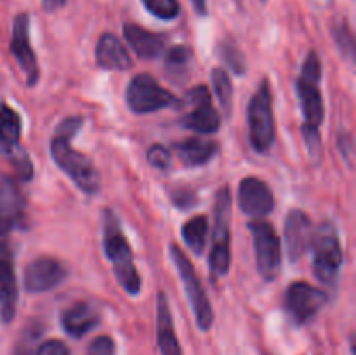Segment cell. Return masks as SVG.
<instances>
[{"mask_svg": "<svg viewBox=\"0 0 356 355\" xmlns=\"http://www.w3.org/2000/svg\"><path fill=\"white\" fill-rule=\"evenodd\" d=\"M313 232H315L313 223L305 211L301 209L289 211L285 218V246H287V256L292 263L301 260L309 249Z\"/></svg>", "mask_w": 356, "mask_h": 355, "instance_id": "cell-17", "label": "cell"}, {"mask_svg": "<svg viewBox=\"0 0 356 355\" xmlns=\"http://www.w3.org/2000/svg\"><path fill=\"white\" fill-rule=\"evenodd\" d=\"M35 355H68V348H66V345L63 341L51 340L42 343L35 350Z\"/></svg>", "mask_w": 356, "mask_h": 355, "instance_id": "cell-32", "label": "cell"}, {"mask_svg": "<svg viewBox=\"0 0 356 355\" xmlns=\"http://www.w3.org/2000/svg\"><path fill=\"white\" fill-rule=\"evenodd\" d=\"M21 117L7 103H0V153L14 157L21 152Z\"/></svg>", "mask_w": 356, "mask_h": 355, "instance_id": "cell-23", "label": "cell"}, {"mask_svg": "<svg viewBox=\"0 0 356 355\" xmlns=\"http://www.w3.org/2000/svg\"><path fill=\"white\" fill-rule=\"evenodd\" d=\"M229 221H232V194L228 187H222L216 194L214 202V232L209 254V267L218 277H225L232 265L229 253Z\"/></svg>", "mask_w": 356, "mask_h": 355, "instance_id": "cell-6", "label": "cell"}, {"mask_svg": "<svg viewBox=\"0 0 356 355\" xmlns=\"http://www.w3.org/2000/svg\"><path fill=\"white\" fill-rule=\"evenodd\" d=\"M125 100H127L131 111L138 115L153 113L162 108L176 104L177 100L170 90L160 86L149 73H138L134 79L129 82L127 93H125Z\"/></svg>", "mask_w": 356, "mask_h": 355, "instance_id": "cell-8", "label": "cell"}, {"mask_svg": "<svg viewBox=\"0 0 356 355\" xmlns=\"http://www.w3.org/2000/svg\"><path fill=\"white\" fill-rule=\"evenodd\" d=\"M174 150H176L181 162L190 167H198L205 166V164L214 159L216 153L219 152V145L214 139L204 138V136H193V138H186L183 141L176 143Z\"/></svg>", "mask_w": 356, "mask_h": 355, "instance_id": "cell-22", "label": "cell"}, {"mask_svg": "<svg viewBox=\"0 0 356 355\" xmlns=\"http://www.w3.org/2000/svg\"><path fill=\"white\" fill-rule=\"evenodd\" d=\"M191 3H193L195 10H197L200 16H205V14H207V0H191Z\"/></svg>", "mask_w": 356, "mask_h": 355, "instance_id": "cell-35", "label": "cell"}, {"mask_svg": "<svg viewBox=\"0 0 356 355\" xmlns=\"http://www.w3.org/2000/svg\"><path fill=\"white\" fill-rule=\"evenodd\" d=\"M17 281L14 270V254L9 240H0V319L3 324L13 322L17 306Z\"/></svg>", "mask_w": 356, "mask_h": 355, "instance_id": "cell-13", "label": "cell"}, {"mask_svg": "<svg viewBox=\"0 0 356 355\" xmlns=\"http://www.w3.org/2000/svg\"><path fill=\"white\" fill-rule=\"evenodd\" d=\"M124 37L132 47V51L141 59L159 58L163 51V45H165L162 35L153 33V31L134 23L124 24Z\"/></svg>", "mask_w": 356, "mask_h": 355, "instance_id": "cell-21", "label": "cell"}, {"mask_svg": "<svg viewBox=\"0 0 356 355\" xmlns=\"http://www.w3.org/2000/svg\"><path fill=\"white\" fill-rule=\"evenodd\" d=\"M96 61L101 68L125 72L132 66V58L127 52L120 38L113 33L101 35L96 45Z\"/></svg>", "mask_w": 356, "mask_h": 355, "instance_id": "cell-18", "label": "cell"}, {"mask_svg": "<svg viewBox=\"0 0 356 355\" xmlns=\"http://www.w3.org/2000/svg\"><path fill=\"white\" fill-rule=\"evenodd\" d=\"M336 42L341 49V54L348 56V58H353V33H351L350 26H348L346 21L337 24L336 28Z\"/></svg>", "mask_w": 356, "mask_h": 355, "instance_id": "cell-30", "label": "cell"}, {"mask_svg": "<svg viewBox=\"0 0 356 355\" xmlns=\"http://www.w3.org/2000/svg\"><path fill=\"white\" fill-rule=\"evenodd\" d=\"M209 233V219L205 216H193L183 225L181 235L186 246L193 251L197 256H202L205 251V242H207Z\"/></svg>", "mask_w": 356, "mask_h": 355, "instance_id": "cell-24", "label": "cell"}, {"mask_svg": "<svg viewBox=\"0 0 356 355\" xmlns=\"http://www.w3.org/2000/svg\"><path fill=\"white\" fill-rule=\"evenodd\" d=\"M254 239L257 271L264 281L271 282L278 277L282 267V244L273 226L264 219L256 218L249 223Z\"/></svg>", "mask_w": 356, "mask_h": 355, "instance_id": "cell-9", "label": "cell"}, {"mask_svg": "<svg viewBox=\"0 0 356 355\" xmlns=\"http://www.w3.org/2000/svg\"><path fill=\"white\" fill-rule=\"evenodd\" d=\"M149 14L163 21L176 19L179 16V2L177 0H141Z\"/></svg>", "mask_w": 356, "mask_h": 355, "instance_id": "cell-27", "label": "cell"}, {"mask_svg": "<svg viewBox=\"0 0 356 355\" xmlns=\"http://www.w3.org/2000/svg\"><path fill=\"white\" fill-rule=\"evenodd\" d=\"M261 2H266V0H261Z\"/></svg>", "mask_w": 356, "mask_h": 355, "instance_id": "cell-36", "label": "cell"}, {"mask_svg": "<svg viewBox=\"0 0 356 355\" xmlns=\"http://www.w3.org/2000/svg\"><path fill=\"white\" fill-rule=\"evenodd\" d=\"M82 117H68L56 127L51 141V155L56 166L79 187L83 194L94 195L101 187V178L92 160L72 146V139L82 127Z\"/></svg>", "mask_w": 356, "mask_h": 355, "instance_id": "cell-1", "label": "cell"}, {"mask_svg": "<svg viewBox=\"0 0 356 355\" xmlns=\"http://www.w3.org/2000/svg\"><path fill=\"white\" fill-rule=\"evenodd\" d=\"M170 198H172L174 205L177 207H191V204L195 202V194L190 190H174L170 191Z\"/></svg>", "mask_w": 356, "mask_h": 355, "instance_id": "cell-33", "label": "cell"}, {"mask_svg": "<svg viewBox=\"0 0 356 355\" xmlns=\"http://www.w3.org/2000/svg\"><path fill=\"white\" fill-rule=\"evenodd\" d=\"M99 324V312L87 301H76L61 313V326L70 336L82 338Z\"/></svg>", "mask_w": 356, "mask_h": 355, "instance_id": "cell-19", "label": "cell"}, {"mask_svg": "<svg viewBox=\"0 0 356 355\" xmlns=\"http://www.w3.org/2000/svg\"><path fill=\"white\" fill-rule=\"evenodd\" d=\"M249 141L254 152L268 153L275 143L273 96L268 80H263L249 103Z\"/></svg>", "mask_w": 356, "mask_h": 355, "instance_id": "cell-5", "label": "cell"}, {"mask_svg": "<svg viewBox=\"0 0 356 355\" xmlns=\"http://www.w3.org/2000/svg\"><path fill=\"white\" fill-rule=\"evenodd\" d=\"M66 3V0H42V6L47 13H54V10L61 9L63 6Z\"/></svg>", "mask_w": 356, "mask_h": 355, "instance_id": "cell-34", "label": "cell"}, {"mask_svg": "<svg viewBox=\"0 0 356 355\" xmlns=\"http://www.w3.org/2000/svg\"><path fill=\"white\" fill-rule=\"evenodd\" d=\"M193 58V52L186 45H176V47L170 49L165 56V66L169 70H183L186 68V65L190 63V59Z\"/></svg>", "mask_w": 356, "mask_h": 355, "instance_id": "cell-28", "label": "cell"}, {"mask_svg": "<svg viewBox=\"0 0 356 355\" xmlns=\"http://www.w3.org/2000/svg\"><path fill=\"white\" fill-rule=\"evenodd\" d=\"M212 86H214V93L218 96L222 111H225L226 117H229L233 104V84L229 80L228 72L222 68L212 70Z\"/></svg>", "mask_w": 356, "mask_h": 355, "instance_id": "cell-25", "label": "cell"}, {"mask_svg": "<svg viewBox=\"0 0 356 355\" xmlns=\"http://www.w3.org/2000/svg\"><path fill=\"white\" fill-rule=\"evenodd\" d=\"M115 341L110 336H97L90 341L87 355H115Z\"/></svg>", "mask_w": 356, "mask_h": 355, "instance_id": "cell-31", "label": "cell"}, {"mask_svg": "<svg viewBox=\"0 0 356 355\" xmlns=\"http://www.w3.org/2000/svg\"><path fill=\"white\" fill-rule=\"evenodd\" d=\"M320 79H322V63L316 51H309L302 63L301 73L296 80V90H298L299 103H301L302 117V134L308 145L312 155H320L322 152V138H320V125L325 118V106H323L322 89H320Z\"/></svg>", "mask_w": 356, "mask_h": 355, "instance_id": "cell-2", "label": "cell"}, {"mask_svg": "<svg viewBox=\"0 0 356 355\" xmlns=\"http://www.w3.org/2000/svg\"><path fill=\"white\" fill-rule=\"evenodd\" d=\"M66 278V268L56 258L42 256L24 268V287L28 292H45L58 287Z\"/></svg>", "mask_w": 356, "mask_h": 355, "instance_id": "cell-16", "label": "cell"}, {"mask_svg": "<svg viewBox=\"0 0 356 355\" xmlns=\"http://www.w3.org/2000/svg\"><path fill=\"white\" fill-rule=\"evenodd\" d=\"M24 219V195L14 178L3 176L0 180V240Z\"/></svg>", "mask_w": 356, "mask_h": 355, "instance_id": "cell-15", "label": "cell"}, {"mask_svg": "<svg viewBox=\"0 0 356 355\" xmlns=\"http://www.w3.org/2000/svg\"><path fill=\"white\" fill-rule=\"evenodd\" d=\"M313 271L316 278L327 287H336L343 268V247L339 232L332 221H323L313 232Z\"/></svg>", "mask_w": 356, "mask_h": 355, "instance_id": "cell-4", "label": "cell"}, {"mask_svg": "<svg viewBox=\"0 0 356 355\" xmlns=\"http://www.w3.org/2000/svg\"><path fill=\"white\" fill-rule=\"evenodd\" d=\"M103 247L104 254L111 261L118 284L131 296L139 294L141 291V277L134 265L131 246L120 228L118 218L111 209L103 211Z\"/></svg>", "mask_w": 356, "mask_h": 355, "instance_id": "cell-3", "label": "cell"}, {"mask_svg": "<svg viewBox=\"0 0 356 355\" xmlns=\"http://www.w3.org/2000/svg\"><path fill=\"white\" fill-rule=\"evenodd\" d=\"M329 296L322 289L308 284L305 281L292 282L285 292V310L296 324L302 326L318 315L320 310L327 305Z\"/></svg>", "mask_w": 356, "mask_h": 355, "instance_id": "cell-10", "label": "cell"}, {"mask_svg": "<svg viewBox=\"0 0 356 355\" xmlns=\"http://www.w3.org/2000/svg\"><path fill=\"white\" fill-rule=\"evenodd\" d=\"M218 51L222 61L232 68V72H235L236 75H243V72H245V59H243L242 51L236 47L235 42L222 40L221 44H219Z\"/></svg>", "mask_w": 356, "mask_h": 355, "instance_id": "cell-26", "label": "cell"}, {"mask_svg": "<svg viewBox=\"0 0 356 355\" xmlns=\"http://www.w3.org/2000/svg\"><path fill=\"white\" fill-rule=\"evenodd\" d=\"M10 52L14 54L16 61L19 63V68L26 77L28 86H35L38 82L40 72H38V63L30 42V16L26 13H19L14 17Z\"/></svg>", "mask_w": 356, "mask_h": 355, "instance_id": "cell-12", "label": "cell"}, {"mask_svg": "<svg viewBox=\"0 0 356 355\" xmlns=\"http://www.w3.org/2000/svg\"><path fill=\"white\" fill-rule=\"evenodd\" d=\"M240 209L250 218H264L275 209V197L266 181L256 176H247L238 187Z\"/></svg>", "mask_w": 356, "mask_h": 355, "instance_id": "cell-14", "label": "cell"}, {"mask_svg": "<svg viewBox=\"0 0 356 355\" xmlns=\"http://www.w3.org/2000/svg\"><path fill=\"white\" fill-rule=\"evenodd\" d=\"M188 111L181 118L183 127L198 134H214L221 127V117L212 104V97L205 86H197L188 93Z\"/></svg>", "mask_w": 356, "mask_h": 355, "instance_id": "cell-11", "label": "cell"}, {"mask_svg": "<svg viewBox=\"0 0 356 355\" xmlns=\"http://www.w3.org/2000/svg\"><path fill=\"white\" fill-rule=\"evenodd\" d=\"M156 340L162 355H183L176 333H174L172 313L165 292H159L156 298Z\"/></svg>", "mask_w": 356, "mask_h": 355, "instance_id": "cell-20", "label": "cell"}, {"mask_svg": "<svg viewBox=\"0 0 356 355\" xmlns=\"http://www.w3.org/2000/svg\"><path fill=\"white\" fill-rule=\"evenodd\" d=\"M146 159H148V162L152 164L153 167H156V169L167 171L170 167V160H172V157H170V152L165 148V146L153 145L149 146L148 152H146Z\"/></svg>", "mask_w": 356, "mask_h": 355, "instance_id": "cell-29", "label": "cell"}, {"mask_svg": "<svg viewBox=\"0 0 356 355\" xmlns=\"http://www.w3.org/2000/svg\"><path fill=\"white\" fill-rule=\"evenodd\" d=\"M170 256H172L174 267L179 271L181 282L184 285V292H186L188 301H190L191 310H193L198 327L202 331H209L212 327V322H214V310H212L207 292H205L204 285H202L200 278H198L197 270L191 265V261L188 260L186 254L176 244H170Z\"/></svg>", "mask_w": 356, "mask_h": 355, "instance_id": "cell-7", "label": "cell"}]
</instances>
